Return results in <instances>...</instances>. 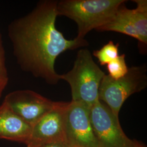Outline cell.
I'll use <instances>...</instances> for the list:
<instances>
[{
  "mask_svg": "<svg viewBox=\"0 0 147 147\" xmlns=\"http://www.w3.org/2000/svg\"><path fill=\"white\" fill-rule=\"evenodd\" d=\"M11 110L33 126L51 110L56 102L29 89L13 91L3 100Z\"/></svg>",
  "mask_w": 147,
  "mask_h": 147,
  "instance_id": "cell-8",
  "label": "cell"
},
{
  "mask_svg": "<svg viewBox=\"0 0 147 147\" xmlns=\"http://www.w3.org/2000/svg\"><path fill=\"white\" fill-rule=\"evenodd\" d=\"M32 130L31 125L18 116L5 102L0 105V139L26 145Z\"/></svg>",
  "mask_w": 147,
  "mask_h": 147,
  "instance_id": "cell-10",
  "label": "cell"
},
{
  "mask_svg": "<svg viewBox=\"0 0 147 147\" xmlns=\"http://www.w3.org/2000/svg\"><path fill=\"white\" fill-rule=\"evenodd\" d=\"M9 78L0 75V98L8 84Z\"/></svg>",
  "mask_w": 147,
  "mask_h": 147,
  "instance_id": "cell-15",
  "label": "cell"
},
{
  "mask_svg": "<svg viewBox=\"0 0 147 147\" xmlns=\"http://www.w3.org/2000/svg\"><path fill=\"white\" fill-rule=\"evenodd\" d=\"M0 75L8 77L6 65V57L5 47L3 44L2 37L0 32Z\"/></svg>",
  "mask_w": 147,
  "mask_h": 147,
  "instance_id": "cell-13",
  "label": "cell"
},
{
  "mask_svg": "<svg viewBox=\"0 0 147 147\" xmlns=\"http://www.w3.org/2000/svg\"><path fill=\"white\" fill-rule=\"evenodd\" d=\"M28 147H69L68 145L64 141H56L50 142Z\"/></svg>",
  "mask_w": 147,
  "mask_h": 147,
  "instance_id": "cell-14",
  "label": "cell"
},
{
  "mask_svg": "<svg viewBox=\"0 0 147 147\" xmlns=\"http://www.w3.org/2000/svg\"><path fill=\"white\" fill-rule=\"evenodd\" d=\"M57 2L39 1L31 12L13 20L7 28L13 55L21 70L50 85L60 80L55 69L58 56L89 45L85 39H67L56 28Z\"/></svg>",
  "mask_w": 147,
  "mask_h": 147,
  "instance_id": "cell-1",
  "label": "cell"
},
{
  "mask_svg": "<svg viewBox=\"0 0 147 147\" xmlns=\"http://www.w3.org/2000/svg\"><path fill=\"white\" fill-rule=\"evenodd\" d=\"M68 102H56L53 109L32 126L27 147L56 141H65L64 118Z\"/></svg>",
  "mask_w": 147,
  "mask_h": 147,
  "instance_id": "cell-9",
  "label": "cell"
},
{
  "mask_svg": "<svg viewBox=\"0 0 147 147\" xmlns=\"http://www.w3.org/2000/svg\"><path fill=\"white\" fill-rule=\"evenodd\" d=\"M147 86L145 65L129 68L126 75L118 80L105 74L100 84L99 99L119 118V111L125 100L131 95L144 90Z\"/></svg>",
  "mask_w": 147,
  "mask_h": 147,
  "instance_id": "cell-4",
  "label": "cell"
},
{
  "mask_svg": "<svg viewBox=\"0 0 147 147\" xmlns=\"http://www.w3.org/2000/svg\"><path fill=\"white\" fill-rule=\"evenodd\" d=\"M125 55L121 54L107 64L109 75L115 80L123 77L127 73L128 69L125 62Z\"/></svg>",
  "mask_w": 147,
  "mask_h": 147,
  "instance_id": "cell-12",
  "label": "cell"
},
{
  "mask_svg": "<svg viewBox=\"0 0 147 147\" xmlns=\"http://www.w3.org/2000/svg\"><path fill=\"white\" fill-rule=\"evenodd\" d=\"M125 0H62L57 2L58 16L75 21L79 39H84L92 30H97L108 23Z\"/></svg>",
  "mask_w": 147,
  "mask_h": 147,
  "instance_id": "cell-2",
  "label": "cell"
},
{
  "mask_svg": "<svg viewBox=\"0 0 147 147\" xmlns=\"http://www.w3.org/2000/svg\"><path fill=\"white\" fill-rule=\"evenodd\" d=\"M142 147V146H140V147Z\"/></svg>",
  "mask_w": 147,
  "mask_h": 147,
  "instance_id": "cell-16",
  "label": "cell"
},
{
  "mask_svg": "<svg viewBox=\"0 0 147 147\" xmlns=\"http://www.w3.org/2000/svg\"><path fill=\"white\" fill-rule=\"evenodd\" d=\"M133 2L136 4L135 9L122 5L110 21L97 31L116 32L133 37L138 41L139 47L144 49L147 45V1Z\"/></svg>",
  "mask_w": 147,
  "mask_h": 147,
  "instance_id": "cell-6",
  "label": "cell"
},
{
  "mask_svg": "<svg viewBox=\"0 0 147 147\" xmlns=\"http://www.w3.org/2000/svg\"><path fill=\"white\" fill-rule=\"evenodd\" d=\"M105 73L95 62L87 49L77 53L73 67L60 75V80L67 82L71 89V101L81 103L89 109L99 100V89Z\"/></svg>",
  "mask_w": 147,
  "mask_h": 147,
  "instance_id": "cell-3",
  "label": "cell"
},
{
  "mask_svg": "<svg viewBox=\"0 0 147 147\" xmlns=\"http://www.w3.org/2000/svg\"><path fill=\"white\" fill-rule=\"evenodd\" d=\"M64 136L69 147H98L89 108L79 102H68L65 113Z\"/></svg>",
  "mask_w": 147,
  "mask_h": 147,
  "instance_id": "cell-7",
  "label": "cell"
},
{
  "mask_svg": "<svg viewBox=\"0 0 147 147\" xmlns=\"http://www.w3.org/2000/svg\"><path fill=\"white\" fill-rule=\"evenodd\" d=\"M90 119L98 147H139L141 145L126 136L119 118L98 100L90 109Z\"/></svg>",
  "mask_w": 147,
  "mask_h": 147,
  "instance_id": "cell-5",
  "label": "cell"
},
{
  "mask_svg": "<svg viewBox=\"0 0 147 147\" xmlns=\"http://www.w3.org/2000/svg\"><path fill=\"white\" fill-rule=\"evenodd\" d=\"M119 44H115L113 41L109 42L98 50L93 52V55L98 59L101 65H105L118 57Z\"/></svg>",
  "mask_w": 147,
  "mask_h": 147,
  "instance_id": "cell-11",
  "label": "cell"
}]
</instances>
